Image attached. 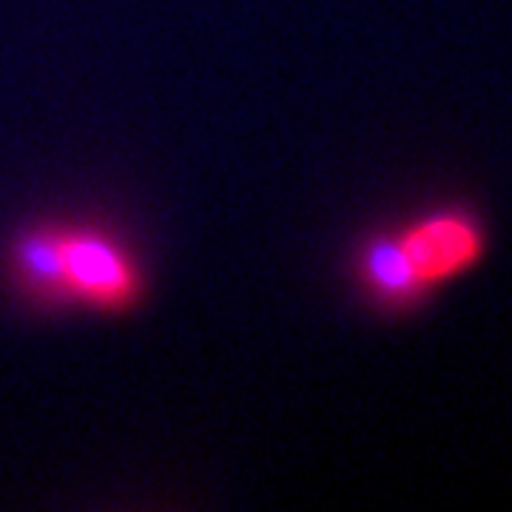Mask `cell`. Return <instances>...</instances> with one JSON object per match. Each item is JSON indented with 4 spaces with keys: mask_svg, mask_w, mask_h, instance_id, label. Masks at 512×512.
<instances>
[{
    "mask_svg": "<svg viewBox=\"0 0 512 512\" xmlns=\"http://www.w3.org/2000/svg\"><path fill=\"white\" fill-rule=\"evenodd\" d=\"M396 234L427 291L467 274L484 256V228L473 214L461 208L424 214Z\"/></svg>",
    "mask_w": 512,
    "mask_h": 512,
    "instance_id": "cell-2",
    "label": "cell"
},
{
    "mask_svg": "<svg viewBox=\"0 0 512 512\" xmlns=\"http://www.w3.org/2000/svg\"><path fill=\"white\" fill-rule=\"evenodd\" d=\"M6 276L26 302L63 308L55 220L26 225L12 237L6 248Z\"/></svg>",
    "mask_w": 512,
    "mask_h": 512,
    "instance_id": "cell-4",
    "label": "cell"
},
{
    "mask_svg": "<svg viewBox=\"0 0 512 512\" xmlns=\"http://www.w3.org/2000/svg\"><path fill=\"white\" fill-rule=\"evenodd\" d=\"M353 276L367 299L387 311L416 308L430 293L419 282L396 231L373 234L359 242L353 254Z\"/></svg>",
    "mask_w": 512,
    "mask_h": 512,
    "instance_id": "cell-3",
    "label": "cell"
},
{
    "mask_svg": "<svg viewBox=\"0 0 512 512\" xmlns=\"http://www.w3.org/2000/svg\"><path fill=\"white\" fill-rule=\"evenodd\" d=\"M63 308L94 313L134 311L146 296L140 256L100 222H55Z\"/></svg>",
    "mask_w": 512,
    "mask_h": 512,
    "instance_id": "cell-1",
    "label": "cell"
}]
</instances>
